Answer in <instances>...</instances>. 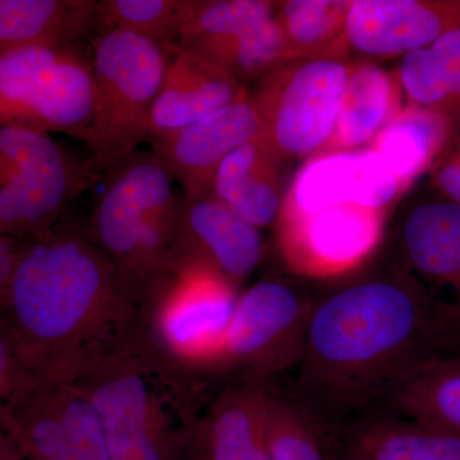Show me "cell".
Masks as SVG:
<instances>
[{"label":"cell","mask_w":460,"mask_h":460,"mask_svg":"<svg viewBox=\"0 0 460 460\" xmlns=\"http://www.w3.org/2000/svg\"><path fill=\"white\" fill-rule=\"evenodd\" d=\"M352 0H287L277 2L288 60L319 56L337 44L344 32Z\"/></svg>","instance_id":"26"},{"label":"cell","mask_w":460,"mask_h":460,"mask_svg":"<svg viewBox=\"0 0 460 460\" xmlns=\"http://www.w3.org/2000/svg\"><path fill=\"white\" fill-rule=\"evenodd\" d=\"M247 86L186 48L169 51L151 115V138L177 131L241 98Z\"/></svg>","instance_id":"17"},{"label":"cell","mask_w":460,"mask_h":460,"mask_svg":"<svg viewBox=\"0 0 460 460\" xmlns=\"http://www.w3.org/2000/svg\"><path fill=\"white\" fill-rule=\"evenodd\" d=\"M460 25V0H352L330 53L376 63L429 47Z\"/></svg>","instance_id":"12"},{"label":"cell","mask_w":460,"mask_h":460,"mask_svg":"<svg viewBox=\"0 0 460 460\" xmlns=\"http://www.w3.org/2000/svg\"><path fill=\"white\" fill-rule=\"evenodd\" d=\"M93 109L91 62L71 45L0 56V126L18 124L86 142Z\"/></svg>","instance_id":"7"},{"label":"cell","mask_w":460,"mask_h":460,"mask_svg":"<svg viewBox=\"0 0 460 460\" xmlns=\"http://www.w3.org/2000/svg\"><path fill=\"white\" fill-rule=\"evenodd\" d=\"M237 298V289L204 263H174L154 298V328L163 348L184 365L213 368Z\"/></svg>","instance_id":"10"},{"label":"cell","mask_w":460,"mask_h":460,"mask_svg":"<svg viewBox=\"0 0 460 460\" xmlns=\"http://www.w3.org/2000/svg\"><path fill=\"white\" fill-rule=\"evenodd\" d=\"M132 352L109 357L75 381L98 414L111 460H164L168 399Z\"/></svg>","instance_id":"9"},{"label":"cell","mask_w":460,"mask_h":460,"mask_svg":"<svg viewBox=\"0 0 460 460\" xmlns=\"http://www.w3.org/2000/svg\"><path fill=\"white\" fill-rule=\"evenodd\" d=\"M386 211L358 204L330 206L311 214L280 211L275 224L284 261L305 277L356 270L378 247Z\"/></svg>","instance_id":"11"},{"label":"cell","mask_w":460,"mask_h":460,"mask_svg":"<svg viewBox=\"0 0 460 460\" xmlns=\"http://www.w3.org/2000/svg\"><path fill=\"white\" fill-rule=\"evenodd\" d=\"M265 438L271 460H332L328 436L289 385L269 383Z\"/></svg>","instance_id":"24"},{"label":"cell","mask_w":460,"mask_h":460,"mask_svg":"<svg viewBox=\"0 0 460 460\" xmlns=\"http://www.w3.org/2000/svg\"><path fill=\"white\" fill-rule=\"evenodd\" d=\"M195 0H102L95 18L105 29L124 30L172 50L192 12Z\"/></svg>","instance_id":"27"},{"label":"cell","mask_w":460,"mask_h":460,"mask_svg":"<svg viewBox=\"0 0 460 460\" xmlns=\"http://www.w3.org/2000/svg\"><path fill=\"white\" fill-rule=\"evenodd\" d=\"M66 429V460H111L98 414L75 383L60 385Z\"/></svg>","instance_id":"29"},{"label":"cell","mask_w":460,"mask_h":460,"mask_svg":"<svg viewBox=\"0 0 460 460\" xmlns=\"http://www.w3.org/2000/svg\"><path fill=\"white\" fill-rule=\"evenodd\" d=\"M20 251L14 246L12 239L7 235L0 234V292L7 290L12 272L16 265Z\"/></svg>","instance_id":"34"},{"label":"cell","mask_w":460,"mask_h":460,"mask_svg":"<svg viewBox=\"0 0 460 460\" xmlns=\"http://www.w3.org/2000/svg\"><path fill=\"white\" fill-rule=\"evenodd\" d=\"M408 104L429 109L449 118L460 132V119L449 90L441 78L429 47L411 50L402 57L396 71Z\"/></svg>","instance_id":"30"},{"label":"cell","mask_w":460,"mask_h":460,"mask_svg":"<svg viewBox=\"0 0 460 460\" xmlns=\"http://www.w3.org/2000/svg\"><path fill=\"white\" fill-rule=\"evenodd\" d=\"M23 426L27 447L38 460H66V429L60 385H44Z\"/></svg>","instance_id":"31"},{"label":"cell","mask_w":460,"mask_h":460,"mask_svg":"<svg viewBox=\"0 0 460 460\" xmlns=\"http://www.w3.org/2000/svg\"><path fill=\"white\" fill-rule=\"evenodd\" d=\"M155 154L136 151L107 172L89 237L137 304L154 299L172 271L178 202Z\"/></svg>","instance_id":"3"},{"label":"cell","mask_w":460,"mask_h":460,"mask_svg":"<svg viewBox=\"0 0 460 460\" xmlns=\"http://www.w3.org/2000/svg\"><path fill=\"white\" fill-rule=\"evenodd\" d=\"M93 0H0V56L38 45H71L89 31Z\"/></svg>","instance_id":"22"},{"label":"cell","mask_w":460,"mask_h":460,"mask_svg":"<svg viewBox=\"0 0 460 460\" xmlns=\"http://www.w3.org/2000/svg\"><path fill=\"white\" fill-rule=\"evenodd\" d=\"M11 356L5 341L0 335V390L7 389L11 385L13 376H12Z\"/></svg>","instance_id":"35"},{"label":"cell","mask_w":460,"mask_h":460,"mask_svg":"<svg viewBox=\"0 0 460 460\" xmlns=\"http://www.w3.org/2000/svg\"><path fill=\"white\" fill-rule=\"evenodd\" d=\"M7 293L45 385L75 383L126 350L137 302L89 235L51 228L35 235L18 252Z\"/></svg>","instance_id":"2"},{"label":"cell","mask_w":460,"mask_h":460,"mask_svg":"<svg viewBox=\"0 0 460 460\" xmlns=\"http://www.w3.org/2000/svg\"><path fill=\"white\" fill-rule=\"evenodd\" d=\"M0 460H18L5 445H0Z\"/></svg>","instance_id":"36"},{"label":"cell","mask_w":460,"mask_h":460,"mask_svg":"<svg viewBox=\"0 0 460 460\" xmlns=\"http://www.w3.org/2000/svg\"><path fill=\"white\" fill-rule=\"evenodd\" d=\"M380 411L460 436V358L438 363L393 394Z\"/></svg>","instance_id":"25"},{"label":"cell","mask_w":460,"mask_h":460,"mask_svg":"<svg viewBox=\"0 0 460 460\" xmlns=\"http://www.w3.org/2000/svg\"><path fill=\"white\" fill-rule=\"evenodd\" d=\"M263 252L260 229L215 198L211 190L178 202L172 266L204 263L237 289Z\"/></svg>","instance_id":"13"},{"label":"cell","mask_w":460,"mask_h":460,"mask_svg":"<svg viewBox=\"0 0 460 460\" xmlns=\"http://www.w3.org/2000/svg\"><path fill=\"white\" fill-rule=\"evenodd\" d=\"M460 358V304L394 263L317 296L289 387L326 436L380 411L411 378Z\"/></svg>","instance_id":"1"},{"label":"cell","mask_w":460,"mask_h":460,"mask_svg":"<svg viewBox=\"0 0 460 460\" xmlns=\"http://www.w3.org/2000/svg\"><path fill=\"white\" fill-rule=\"evenodd\" d=\"M270 0H195L178 47L199 51L250 31L274 17Z\"/></svg>","instance_id":"28"},{"label":"cell","mask_w":460,"mask_h":460,"mask_svg":"<svg viewBox=\"0 0 460 460\" xmlns=\"http://www.w3.org/2000/svg\"><path fill=\"white\" fill-rule=\"evenodd\" d=\"M402 192L401 181L370 147L321 151L296 172L280 211L311 214L341 204L387 210Z\"/></svg>","instance_id":"14"},{"label":"cell","mask_w":460,"mask_h":460,"mask_svg":"<svg viewBox=\"0 0 460 460\" xmlns=\"http://www.w3.org/2000/svg\"><path fill=\"white\" fill-rule=\"evenodd\" d=\"M434 184L443 199L460 205V159L452 153L438 163L434 172Z\"/></svg>","instance_id":"33"},{"label":"cell","mask_w":460,"mask_h":460,"mask_svg":"<svg viewBox=\"0 0 460 460\" xmlns=\"http://www.w3.org/2000/svg\"><path fill=\"white\" fill-rule=\"evenodd\" d=\"M93 109L86 144L96 172H108L151 140V115L169 51L105 29L93 41Z\"/></svg>","instance_id":"4"},{"label":"cell","mask_w":460,"mask_h":460,"mask_svg":"<svg viewBox=\"0 0 460 460\" xmlns=\"http://www.w3.org/2000/svg\"><path fill=\"white\" fill-rule=\"evenodd\" d=\"M268 385L244 380L217 399L206 423L210 460H271L265 438Z\"/></svg>","instance_id":"23"},{"label":"cell","mask_w":460,"mask_h":460,"mask_svg":"<svg viewBox=\"0 0 460 460\" xmlns=\"http://www.w3.org/2000/svg\"><path fill=\"white\" fill-rule=\"evenodd\" d=\"M450 153L453 154V155H456L460 159V144L456 145V147H454V150L450 151Z\"/></svg>","instance_id":"37"},{"label":"cell","mask_w":460,"mask_h":460,"mask_svg":"<svg viewBox=\"0 0 460 460\" xmlns=\"http://www.w3.org/2000/svg\"><path fill=\"white\" fill-rule=\"evenodd\" d=\"M389 262L432 295L460 304V205L443 198L411 205L396 230Z\"/></svg>","instance_id":"16"},{"label":"cell","mask_w":460,"mask_h":460,"mask_svg":"<svg viewBox=\"0 0 460 460\" xmlns=\"http://www.w3.org/2000/svg\"><path fill=\"white\" fill-rule=\"evenodd\" d=\"M95 172L49 133L0 126V234L35 237L53 228Z\"/></svg>","instance_id":"6"},{"label":"cell","mask_w":460,"mask_h":460,"mask_svg":"<svg viewBox=\"0 0 460 460\" xmlns=\"http://www.w3.org/2000/svg\"><path fill=\"white\" fill-rule=\"evenodd\" d=\"M332 460H460V436L377 411L329 436Z\"/></svg>","instance_id":"18"},{"label":"cell","mask_w":460,"mask_h":460,"mask_svg":"<svg viewBox=\"0 0 460 460\" xmlns=\"http://www.w3.org/2000/svg\"><path fill=\"white\" fill-rule=\"evenodd\" d=\"M317 296L295 280L271 278L238 295L213 368L243 371L244 380L274 383L295 372Z\"/></svg>","instance_id":"8"},{"label":"cell","mask_w":460,"mask_h":460,"mask_svg":"<svg viewBox=\"0 0 460 460\" xmlns=\"http://www.w3.org/2000/svg\"><path fill=\"white\" fill-rule=\"evenodd\" d=\"M402 93L396 75L376 63L358 62L345 84L334 132L321 151L370 146L381 129L401 113Z\"/></svg>","instance_id":"20"},{"label":"cell","mask_w":460,"mask_h":460,"mask_svg":"<svg viewBox=\"0 0 460 460\" xmlns=\"http://www.w3.org/2000/svg\"><path fill=\"white\" fill-rule=\"evenodd\" d=\"M358 60L341 54L296 58L271 69L251 91L260 140L281 165L310 159L332 138L345 84Z\"/></svg>","instance_id":"5"},{"label":"cell","mask_w":460,"mask_h":460,"mask_svg":"<svg viewBox=\"0 0 460 460\" xmlns=\"http://www.w3.org/2000/svg\"><path fill=\"white\" fill-rule=\"evenodd\" d=\"M436 66L450 96H452L456 113L460 119V25L429 45Z\"/></svg>","instance_id":"32"},{"label":"cell","mask_w":460,"mask_h":460,"mask_svg":"<svg viewBox=\"0 0 460 460\" xmlns=\"http://www.w3.org/2000/svg\"><path fill=\"white\" fill-rule=\"evenodd\" d=\"M458 133L456 124L444 114L407 104L368 147L407 190Z\"/></svg>","instance_id":"21"},{"label":"cell","mask_w":460,"mask_h":460,"mask_svg":"<svg viewBox=\"0 0 460 460\" xmlns=\"http://www.w3.org/2000/svg\"><path fill=\"white\" fill-rule=\"evenodd\" d=\"M259 113L251 91L232 104L196 122L151 138L153 153L172 181H180L184 196L211 190V181L224 159L260 137Z\"/></svg>","instance_id":"15"},{"label":"cell","mask_w":460,"mask_h":460,"mask_svg":"<svg viewBox=\"0 0 460 460\" xmlns=\"http://www.w3.org/2000/svg\"><path fill=\"white\" fill-rule=\"evenodd\" d=\"M280 163L259 138L233 151L211 181V193L259 229L278 220L284 193Z\"/></svg>","instance_id":"19"}]
</instances>
